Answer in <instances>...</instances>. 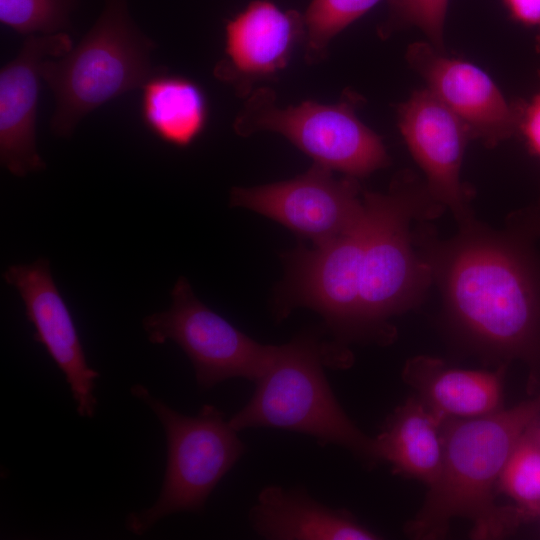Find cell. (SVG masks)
Returning <instances> with one entry per match:
<instances>
[{
    "label": "cell",
    "instance_id": "17",
    "mask_svg": "<svg viewBox=\"0 0 540 540\" xmlns=\"http://www.w3.org/2000/svg\"><path fill=\"white\" fill-rule=\"evenodd\" d=\"M402 377L445 421L481 417L501 409L502 368L464 369L437 357L419 355L407 360Z\"/></svg>",
    "mask_w": 540,
    "mask_h": 540
},
{
    "label": "cell",
    "instance_id": "2",
    "mask_svg": "<svg viewBox=\"0 0 540 540\" xmlns=\"http://www.w3.org/2000/svg\"><path fill=\"white\" fill-rule=\"evenodd\" d=\"M539 415L540 395L481 417L446 420L439 474L407 533L437 539L455 517L472 521L477 538L503 536L515 528L524 515L517 507L497 506L494 491L513 447Z\"/></svg>",
    "mask_w": 540,
    "mask_h": 540
},
{
    "label": "cell",
    "instance_id": "22",
    "mask_svg": "<svg viewBox=\"0 0 540 540\" xmlns=\"http://www.w3.org/2000/svg\"><path fill=\"white\" fill-rule=\"evenodd\" d=\"M77 0H0V21L22 35L65 32Z\"/></svg>",
    "mask_w": 540,
    "mask_h": 540
},
{
    "label": "cell",
    "instance_id": "27",
    "mask_svg": "<svg viewBox=\"0 0 540 540\" xmlns=\"http://www.w3.org/2000/svg\"><path fill=\"white\" fill-rule=\"evenodd\" d=\"M536 431H537V437H538V440L540 442V425L539 426H536Z\"/></svg>",
    "mask_w": 540,
    "mask_h": 540
},
{
    "label": "cell",
    "instance_id": "13",
    "mask_svg": "<svg viewBox=\"0 0 540 540\" xmlns=\"http://www.w3.org/2000/svg\"><path fill=\"white\" fill-rule=\"evenodd\" d=\"M73 47L66 32L26 36L18 54L0 71V162L24 177L45 169L37 150L36 118L44 63Z\"/></svg>",
    "mask_w": 540,
    "mask_h": 540
},
{
    "label": "cell",
    "instance_id": "3",
    "mask_svg": "<svg viewBox=\"0 0 540 540\" xmlns=\"http://www.w3.org/2000/svg\"><path fill=\"white\" fill-rule=\"evenodd\" d=\"M367 233L362 257L360 312L364 334L382 336L386 320L420 303L432 272L415 248L412 223L437 217L444 207L426 184L398 178L388 192L363 191Z\"/></svg>",
    "mask_w": 540,
    "mask_h": 540
},
{
    "label": "cell",
    "instance_id": "1",
    "mask_svg": "<svg viewBox=\"0 0 540 540\" xmlns=\"http://www.w3.org/2000/svg\"><path fill=\"white\" fill-rule=\"evenodd\" d=\"M419 249L440 290L451 328L490 359L532 355L540 340V256L509 223L494 230L475 217L447 240Z\"/></svg>",
    "mask_w": 540,
    "mask_h": 540
},
{
    "label": "cell",
    "instance_id": "20",
    "mask_svg": "<svg viewBox=\"0 0 540 540\" xmlns=\"http://www.w3.org/2000/svg\"><path fill=\"white\" fill-rule=\"evenodd\" d=\"M536 421L521 435L498 479L497 488L524 516L540 515V442Z\"/></svg>",
    "mask_w": 540,
    "mask_h": 540
},
{
    "label": "cell",
    "instance_id": "15",
    "mask_svg": "<svg viewBox=\"0 0 540 540\" xmlns=\"http://www.w3.org/2000/svg\"><path fill=\"white\" fill-rule=\"evenodd\" d=\"M304 36L302 15L269 0L253 1L227 22L226 59L219 62L215 73L239 87L274 75L286 66Z\"/></svg>",
    "mask_w": 540,
    "mask_h": 540
},
{
    "label": "cell",
    "instance_id": "6",
    "mask_svg": "<svg viewBox=\"0 0 540 540\" xmlns=\"http://www.w3.org/2000/svg\"><path fill=\"white\" fill-rule=\"evenodd\" d=\"M131 394L146 403L161 422L167 438V466L161 492L149 508L131 512L125 527L141 536L158 521L178 512H202L207 498L245 452V445L222 411L202 406L184 415L153 396L142 384Z\"/></svg>",
    "mask_w": 540,
    "mask_h": 540
},
{
    "label": "cell",
    "instance_id": "19",
    "mask_svg": "<svg viewBox=\"0 0 540 540\" xmlns=\"http://www.w3.org/2000/svg\"><path fill=\"white\" fill-rule=\"evenodd\" d=\"M141 89V117L157 138L176 147H187L204 131L208 102L197 83L170 75L164 69Z\"/></svg>",
    "mask_w": 540,
    "mask_h": 540
},
{
    "label": "cell",
    "instance_id": "21",
    "mask_svg": "<svg viewBox=\"0 0 540 540\" xmlns=\"http://www.w3.org/2000/svg\"><path fill=\"white\" fill-rule=\"evenodd\" d=\"M382 0H312L302 15L310 60L321 56L329 42Z\"/></svg>",
    "mask_w": 540,
    "mask_h": 540
},
{
    "label": "cell",
    "instance_id": "24",
    "mask_svg": "<svg viewBox=\"0 0 540 540\" xmlns=\"http://www.w3.org/2000/svg\"><path fill=\"white\" fill-rule=\"evenodd\" d=\"M520 129L530 149L540 158V91L522 112Z\"/></svg>",
    "mask_w": 540,
    "mask_h": 540
},
{
    "label": "cell",
    "instance_id": "11",
    "mask_svg": "<svg viewBox=\"0 0 540 540\" xmlns=\"http://www.w3.org/2000/svg\"><path fill=\"white\" fill-rule=\"evenodd\" d=\"M399 128L414 160L426 176V186L458 224L474 217L470 196L460 180L468 126L428 88L415 91L401 105Z\"/></svg>",
    "mask_w": 540,
    "mask_h": 540
},
{
    "label": "cell",
    "instance_id": "26",
    "mask_svg": "<svg viewBox=\"0 0 540 540\" xmlns=\"http://www.w3.org/2000/svg\"><path fill=\"white\" fill-rule=\"evenodd\" d=\"M510 222L534 243L540 244V201L535 206L513 215Z\"/></svg>",
    "mask_w": 540,
    "mask_h": 540
},
{
    "label": "cell",
    "instance_id": "25",
    "mask_svg": "<svg viewBox=\"0 0 540 540\" xmlns=\"http://www.w3.org/2000/svg\"><path fill=\"white\" fill-rule=\"evenodd\" d=\"M512 17L540 30V0H504Z\"/></svg>",
    "mask_w": 540,
    "mask_h": 540
},
{
    "label": "cell",
    "instance_id": "5",
    "mask_svg": "<svg viewBox=\"0 0 540 540\" xmlns=\"http://www.w3.org/2000/svg\"><path fill=\"white\" fill-rule=\"evenodd\" d=\"M154 48L132 20L127 0H104L100 16L80 42L43 65L42 79L55 99L52 132L69 137L87 114L164 70L152 64Z\"/></svg>",
    "mask_w": 540,
    "mask_h": 540
},
{
    "label": "cell",
    "instance_id": "4",
    "mask_svg": "<svg viewBox=\"0 0 540 540\" xmlns=\"http://www.w3.org/2000/svg\"><path fill=\"white\" fill-rule=\"evenodd\" d=\"M328 363L325 346L312 332L276 345L252 397L230 424L238 432L271 427L307 434L321 445L346 448L366 466H374L380 461L375 438L364 434L340 406L324 373Z\"/></svg>",
    "mask_w": 540,
    "mask_h": 540
},
{
    "label": "cell",
    "instance_id": "12",
    "mask_svg": "<svg viewBox=\"0 0 540 540\" xmlns=\"http://www.w3.org/2000/svg\"><path fill=\"white\" fill-rule=\"evenodd\" d=\"M5 282L15 287L33 324V339L42 344L63 372L79 416L95 415V380L99 373L86 359L70 310L52 277L49 260L39 258L31 264L11 265L3 273Z\"/></svg>",
    "mask_w": 540,
    "mask_h": 540
},
{
    "label": "cell",
    "instance_id": "16",
    "mask_svg": "<svg viewBox=\"0 0 540 540\" xmlns=\"http://www.w3.org/2000/svg\"><path fill=\"white\" fill-rule=\"evenodd\" d=\"M253 530L271 540H374L380 535L349 512L332 509L304 489L263 488L250 512Z\"/></svg>",
    "mask_w": 540,
    "mask_h": 540
},
{
    "label": "cell",
    "instance_id": "9",
    "mask_svg": "<svg viewBox=\"0 0 540 540\" xmlns=\"http://www.w3.org/2000/svg\"><path fill=\"white\" fill-rule=\"evenodd\" d=\"M367 215L348 231L320 245H300L286 253V278L277 314L296 307L318 312L330 328L343 336L364 334L360 312L362 257Z\"/></svg>",
    "mask_w": 540,
    "mask_h": 540
},
{
    "label": "cell",
    "instance_id": "10",
    "mask_svg": "<svg viewBox=\"0 0 540 540\" xmlns=\"http://www.w3.org/2000/svg\"><path fill=\"white\" fill-rule=\"evenodd\" d=\"M362 193L356 178L336 179L331 170L314 163L290 180L235 187L230 205L266 216L316 246L359 221L364 213Z\"/></svg>",
    "mask_w": 540,
    "mask_h": 540
},
{
    "label": "cell",
    "instance_id": "8",
    "mask_svg": "<svg viewBox=\"0 0 540 540\" xmlns=\"http://www.w3.org/2000/svg\"><path fill=\"white\" fill-rule=\"evenodd\" d=\"M172 304L144 318L153 344L175 342L190 359L198 386L210 389L231 378L257 382L270 366L276 345L261 344L206 306L185 277L172 291Z\"/></svg>",
    "mask_w": 540,
    "mask_h": 540
},
{
    "label": "cell",
    "instance_id": "18",
    "mask_svg": "<svg viewBox=\"0 0 540 540\" xmlns=\"http://www.w3.org/2000/svg\"><path fill=\"white\" fill-rule=\"evenodd\" d=\"M444 422L418 396L409 398L375 437L380 461L398 474L431 485L442 464Z\"/></svg>",
    "mask_w": 540,
    "mask_h": 540
},
{
    "label": "cell",
    "instance_id": "14",
    "mask_svg": "<svg viewBox=\"0 0 540 540\" xmlns=\"http://www.w3.org/2000/svg\"><path fill=\"white\" fill-rule=\"evenodd\" d=\"M407 57L427 88L468 126L472 138L496 145L520 128L522 112L512 107L481 68L445 57L427 43L413 44Z\"/></svg>",
    "mask_w": 540,
    "mask_h": 540
},
{
    "label": "cell",
    "instance_id": "23",
    "mask_svg": "<svg viewBox=\"0 0 540 540\" xmlns=\"http://www.w3.org/2000/svg\"><path fill=\"white\" fill-rule=\"evenodd\" d=\"M390 17L385 29L415 25L439 50L443 45V30L449 0H388Z\"/></svg>",
    "mask_w": 540,
    "mask_h": 540
},
{
    "label": "cell",
    "instance_id": "7",
    "mask_svg": "<svg viewBox=\"0 0 540 540\" xmlns=\"http://www.w3.org/2000/svg\"><path fill=\"white\" fill-rule=\"evenodd\" d=\"M238 133L269 130L283 135L314 163L352 178L388 165L381 138L362 123L346 102L327 105L305 101L276 107L269 91L256 93L237 119Z\"/></svg>",
    "mask_w": 540,
    "mask_h": 540
}]
</instances>
